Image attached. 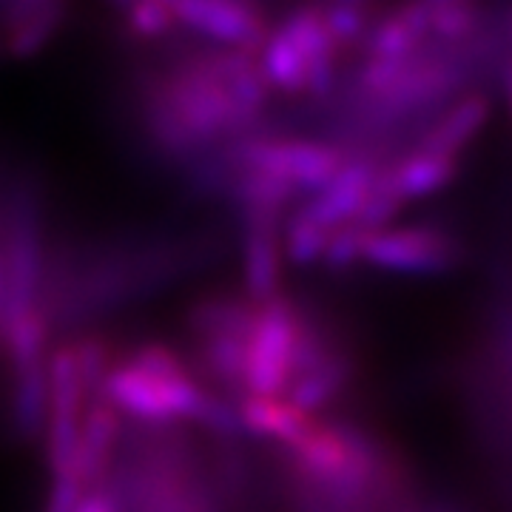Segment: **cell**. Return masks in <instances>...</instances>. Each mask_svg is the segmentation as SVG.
<instances>
[{
  "instance_id": "6da1fadb",
  "label": "cell",
  "mask_w": 512,
  "mask_h": 512,
  "mask_svg": "<svg viewBox=\"0 0 512 512\" xmlns=\"http://www.w3.org/2000/svg\"><path fill=\"white\" fill-rule=\"evenodd\" d=\"M336 55L339 46L325 32L322 12L308 6L271 29L256 66L268 89L325 97L336 86Z\"/></svg>"
},
{
  "instance_id": "7a4b0ae2",
  "label": "cell",
  "mask_w": 512,
  "mask_h": 512,
  "mask_svg": "<svg viewBox=\"0 0 512 512\" xmlns=\"http://www.w3.org/2000/svg\"><path fill=\"white\" fill-rule=\"evenodd\" d=\"M299 328L302 311L285 293L256 305L245 348L242 399H285L293 382Z\"/></svg>"
},
{
  "instance_id": "3957f363",
  "label": "cell",
  "mask_w": 512,
  "mask_h": 512,
  "mask_svg": "<svg viewBox=\"0 0 512 512\" xmlns=\"http://www.w3.org/2000/svg\"><path fill=\"white\" fill-rule=\"evenodd\" d=\"M362 262L393 274L436 276L456 268L458 248L447 234L424 225H399L365 231Z\"/></svg>"
},
{
  "instance_id": "277c9868",
  "label": "cell",
  "mask_w": 512,
  "mask_h": 512,
  "mask_svg": "<svg viewBox=\"0 0 512 512\" xmlns=\"http://www.w3.org/2000/svg\"><path fill=\"white\" fill-rule=\"evenodd\" d=\"M174 23L194 35L205 37L217 49H231L242 55H259L271 35V23L248 3H222V0H177L168 3Z\"/></svg>"
},
{
  "instance_id": "5b68a950",
  "label": "cell",
  "mask_w": 512,
  "mask_h": 512,
  "mask_svg": "<svg viewBox=\"0 0 512 512\" xmlns=\"http://www.w3.org/2000/svg\"><path fill=\"white\" fill-rule=\"evenodd\" d=\"M274 211H245L242 228V282L245 299L262 305L282 293V228Z\"/></svg>"
},
{
  "instance_id": "8992f818",
  "label": "cell",
  "mask_w": 512,
  "mask_h": 512,
  "mask_svg": "<svg viewBox=\"0 0 512 512\" xmlns=\"http://www.w3.org/2000/svg\"><path fill=\"white\" fill-rule=\"evenodd\" d=\"M376 180H379V171L370 160H345V165L336 171V177L322 191H316L296 214L325 231H336L356 220Z\"/></svg>"
},
{
  "instance_id": "52a82bcc",
  "label": "cell",
  "mask_w": 512,
  "mask_h": 512,
  "mask_svg": "<svg viewBox=\"0 0 512 512\" xmlns=\"http://www.w3.org/2000/svg\"><path fill=\"white\" fill-rule=\"evenodd\" d=\"M239 433L254 439L271 441L276 447L288 450L302 433L313 424L311 416L299 413L285 399H242L237 407Z\"/></svg>"
},
{
  "instance_id": "ba28073f",
  "label": "cell",
  "mask_w": 512,
  "mask_h": 512,
  "mask_svg": "<svg viewBox=\"0 0 512 512\" xmlns=\"http://www.w3.org/2000/svg\"><path fill=\"white\" fill-rule=\"evenodd\" d=\"M6 26V49L15 57H32L40 52L63 20V6L57 3H6L0 6Z\"/></svg>"
},
{
  "instance_id": "9c48e42d",
  "label": "cell",
  "mask_w": 512,
  "mask_h": 512,
  "mask_svg": "<svg viewBox=\"0 0 512 512\" xmlns=\"http://www.w3.org/2000/svg\"><path fill=\"white\" fill-rule=\"evenodd\" d=\"M350 379V362L336 348H330L319 362H313L311 367H305L302 373L293 376L291 387L285 393V402L293 404L299 413L311 416L316 410L328 407L342 387Z\"/></svg>"
},
{
  "instance_id": "30bf717a",
  "label": "cell",
  "mask_w": 512,
  "mask_h": 512,
  "mask_svg": "<svg viewBox=\"0 0 512 512\" xmlns=\"http://www.w3.org/2000/svg\"><path fill=\"white\" fill-rule=\"evenodd\" d=\"M490 114H493V106L484 94H470V97L458 100L456 106L430 128V134L421 140L419 151L458 160V151L476 140L478 131L487 126Z\"/></svg>"
},
{
  "instance_id": "8fae6325",
  "label": "cell",
  "mask_w": 512,
  "mask_h": 512,
  "mask_svg": "<svg viewBox=\"0 0 512 512\" xmlns=\"http://www.w3.org/2000/svg\"><path fill=\"white\" fill-rule=\"evenodd\" d=\"M427 35H430V3L404 6L370 32L367 55L370 60H413Z\"/></svg>"
},
{
  "instance_id": "7c38bea8",
  "label": "cell",
  "mask_w": 512,
  "mask_h": 512,
  "mask_svg": "<svg viewBox=\"0 0 512 512\" xmlns=\"http://www.w3.org/2000/svg\"><path fill=\"white\" fill-rule=\"evenodd\" d=\"M382 177L402 202L421 200V197L439 194L456 180L458 160L456 157H439V154L416 151Z\"/></svg>"
},
{
  "instance_id": "4fadbf2b",
  "label": "cell",
  "mask_w": 512,
  "mask_h": 512,
  "mask_svg": "<svg viewBox=\"0 0 512 512\" xmlns=\"http://www.w3.org/2000/svg\"><path fill=\"white\" fill-rule=\"evenodd\" d=\"M330 231L313 225L305 217L293 214L288 225L282 228V259H288L293 265H313L319 262L325 254V245H328Z\"/></svg>"
},
{
  "instance_id": "5bb4252c",
  "label": "cell",
  "mask_w": 512,
  "mask_h": 512,
  "mask_svg": "<svg viewBox=\"0 0 512 512\" xmlns=\"http://www.w3.org/2000/svg\"><path fill=\"white\" fill-rule=\"evenodd\" d=\"M478 23L476 6L461 3V0H441L430 3V35H439L441 40H464L473 35Z\"/></svg>"
},
{
  "instance_id": "9a60e30c",
  "label": "cell",
  "mask_w": 512,
  "mask_h": 512,
  "mask_svg": "<svg viewBox=\"0 0 512 512\" xmlns=\"http://www.w3.org/2000/svg\"><path fill=\"white\" fill-rule=\"evenodd\" d=\"M123 23L128 26V32L143 40H160V37L171 35V29H177L171 6L168 3H131L123 6Z\"/></svg>"
},
{
  "instance_id": "2e32d148",
  "label": "cell",
  "mask_w": 512,
  "mask_h": 512,
  "mask_svg": "<svg viewBox=\"0 0 512 512\" xmlns=\"http://www.w3.org/2000/svg\"><path fill=\"white\" fill-rule=\"evenodd\" d=\"M319 12H322L325 32H328L330 40L339 49L348 46V43H356L367 32L370 12H367V6H362V3H333V6H325Z\"/></svg>"
},
{
  "instance_id": "e0dca14e",
  "label": "cell",
  "mask_w": 512,
  "mask_h": 512,
  "mask_svg": "<svg viewBox=\"0 0 512 512\" xmlns=\"http://www.w3.org/2000/svg\"><path fill=\"white\" fill-rule=\"evenodd\" d=\"M362 239H365V231L356 225H342V228L330 231L322 262L333 271L353 268L356 262H362Z\"/></svg>"
},
{
  "instance_id": "ac0fdd59",
  "label": "cell",
  "mask_w": 512,
  "mask_h": 512,
  "mask_svg": "<svg viewBox=\"0 0 512 512\" xmlns=\"http://www.w3.org/2000/svg\"><path fill=\"white\" fill-rule=\"evenodd\" d=\"M83 495V487L74 476H52L49 495H46V507L43 512H74L77 501Z\"/></svg>"
},
{
  "instance_id": "d6986e66",
  "label": "cell",
  "mask_w": 512,
  "mask_h": 512,
  "mask_svg": "<svg viewBox=\"0 0 512 512\" xmlns=\"http://www.w3.org/2000/svg\"><path fill=\"white\" fill-rule=\"evenodd\" d=\"M74 512H120V504L109 490V484H103L94 490H83Z\"/></svg>"
},
{
  "instance_id": "ffe728a7",
  "label": "cell",
  "mask_w": 512,
  "mask_h": 512,
  "mask_svg": "<svg viewBox=\"0 0 512 512\" xmlns=\"http://www.w3.org/2000/svg\"><path fill=\"white\" fill-rule=\"evenodd\" d=\"M501 89H504V100H507L512 117V55L504 60V69H501Z\"/></svg>"
},
{
  "instance_id": "44dd1931",
  "label": "cell",
  "mask_w": 512,
  "mask_h": 512,
  "mask_svg": "<svg viewBox=\"0 0 512 512\" xmlns=\"http://www.w3.org/2000/svg\"><path fill=\"white\" fill-rule=\"evenodd\" d=\"M510 35H512V20H510Z\"/></svg>"
}]
</instances>
